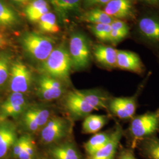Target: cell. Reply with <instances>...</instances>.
Returning a JSON list of instances; mask_svg holds the SVG:
<instances>
[{"label":"cell","instance_id":"obj_22","mask_svg":"<svg viewBox=\"0 0 159 159\" xmlns=\"http://www.w3.org/2000/svg\"><path fill=\"white\" fill-rule=\"evenodd\" d=\"M54 7L56 11L63 18L67 17L79 9L82 0H46Z\"/></svg>","mask_w":159,"mask_h":159},{"label":"cell","instance_id":"obj_14","mask_svg":"<svg viewBox=\"0 0 159 159\" xmlns=\"http://www.w3.org/2000/svg\"><path fill=\"white\" fill-rule=\"evenodd\" d=\"M27 108V100L22 93H12L1 106L2 114L7 117H17Z\"/></svg>","mask_w":159,"mask_h":159},{"label":"cell","instance_id":"obj_13","mask_svg":"<svg viewBox=\"0 0 159 159\" xmlns=\"http://www.w3.org/2000/svg\"><path fill=\"white\" fill-rule=\"evenodd\" d=\"M125 131L119 125H117L112 131L111 139L103 148L95 153L89 156L88 159H114L120 142Z\"/></svg>","mask_w":159,"mask_h":159},{"label":"cell","instance_id":"obj_19","mask_svg":"<svg viewBox=\"0 0 159 159\" xmlns=\"http://www.w3.org/2000/svg\"><path fill=\"white\" fill-rule=\"evenodd\" d=\"M109 117L106 115L89 114L83 121L82 129L84 133L96 134L108 122Z\"/></svg>","mask_w":159,"mask_h":159},{"label":"cell","instance_id":"obj_5","mask_svg":"<svg viewBox=\"0 0 159 159\" xmlns=\"http://www.w3.org/2000/svg\"><path fill=\"white\" fill-rule=\"evenodd\" d=\"M69 54L72 66L76 70L89 67L91 60V48L84 34L76 32L71 35L69 44Z\"/></svg>","mask_w":159,"mask_h":159},{"label":"cell","instance_id":"obj_12","mask_svg":"<svg viewBox=\"0 0 159 159\" xmlns=\"http://www.w3.org/2000/svg\"><path fill=\"white\" fill-rule=\"evenodd\" d=\"M63 91V86L58 80L43 75L39 80L38 92L43 100H55L61 96Z\"/></svg>","mask_w":159,"mask_h":159},{"label":"cell","instance_id":"obj_15","mask_svg":"<svg viewBox=\"0 0 159 159\" xmlns=\"http://www.w3.org/2000/svg\"><path fill=\"white\" fill-rule=\"evenodd\" d=\"M93 54L97 61L103 67L117 68V50L111 46L97 44L94 47Z\"/></svg>","mask_w":159,"mask_h":159},{"label":"cell","instance_id":"obj_36","mask_svg":"<svg viewBox=\"0 0 159 159\" xmlns=\"http://www.w3.org/2000/svg\"><path fill=\"white\" fill-rule=\"evenodd\" d=\"M150 5H159V0H142Z\"/></svg>","mask_w":159,"mask_h":159},{"label":"cell","instance_id":"obj_25","mask_svg":"<svg viewBox=\"0 0 159 159\" xmlns=\"http://www.w3.org/2000/svg\"><path fill=\"white\" fill-rule=\"evenodd\" d=\"M18 23V18L16 13L4 1L0 0V25L11 27Z\"/></svg>","mask_w":159,"mask_h":159},{"label":"cell","instance_id":"obj_24","mask_svg":"<svg viewBox=\"0 0 159 159\" xmlns=\"http://www.w3.org/2000/svg\"><path fill=\"white\" fill-rule=\"evenodd\" d=\"M81 19L87 23H91V24H110L114 20L113 18L107 14L104 10H102L98 8L85 12L81 16Z\"/></svg>","mask_w":159,"mask_h":159},{"label":"cell","instance_id":"obj_17","mask_svg":"<svg viewBox=\"0 0 159 159\" xmlns=\"http://www.w3.org/2000/svg\"><path fill=\"white\" fill-rule=\"evenodd\" d=\"M136 147L146 159H159V139L156 136L148 137L140 140Z\"/></svg>","mask_w":159,"mask_h":159},{"label":"cell","instance_id":"obj_23","mask_svg":"<svg viewBox=\"0 0 159 159\" xmlns=\"http://www.w3.org/2000/svg\"><path fill=\"white\" fill-rule=\"evenodd\" d=\"M111 30L110 35L109 43L117 45L125 39L129 34V27L125 21L114 19L110 24Z\"/></svg>","mask_w":159,"mask_h":159},{"label":"cell","instance_id":"obj_27","mask_svg":"<svg viewBox=\"0 0 159 159\" xmlns=\"http://www.w3.org/2000/svg\"><path fill=\"white\" fill-rule=\"evenodd\" d=\"M27 110L34 117L40 129L46 125L49 120L50 113L47 108L38 106H33L29 108L27 107Z\"/></svg>","mask_w":159,"mask_h":159},{"label":"cell","instance_id":"obj_10","mask_svg":"<svg viewBox=\"0 0 159 159\" xmlns=\"http://www.w3.org/2000/svg\"><path fill=\"white\" fill-rule=\"evenodd\" d=\"M139 33L145 40L154 44H159V17L149 15L138 21Z\"/></svg>","mask_w":159,"mask_h":159},{"label":"cell","instance_id":"obj_32","mask_svg":"<svg viewBox=\"0 0 159 159\" xmlns=\"http://www.w3.org/2000/svg\"><path fill=\"white\" fill-rule=\"evenodd\" d=\"M34 154V144L31 139L27 143L21 153L18 156L19 159H33Z\"/></svg>","mask_w":159,"mask_h":159},{"label":"cell","instance_id":"obj_35","mask_svg":"<svg viewBox=\"0 0 159 159\" xmlns=\"http://www.w3.org/2000/svg\"><path fill=\"white\" fill-rule=\"evenodd\" d=\"M7 44V41L6 37L0 33V49L4 48Z\"/></svg>","mask_w":159,"mask_h":159},{"label":"cell","instance_id":"obj_20","mask_svg":"<svg viewBox=\"0 0 159 159\" xmlns=\"http://www.w3.org/2000/svg\"><path fill=\"white\" fill-rule=\"evenodd\" d=\"M50 154L54 159H81L77 148L71 143H63L50 149Z\"/></svg>","mask_w":159,"mask_h":159},{"label":"cell","instance_id":"obj_34","mask_svg":"<svg viewBox=\"0 0 159 159\" xmlns=\"http://www.w3.org/2000/svg\"><path fill=\"white\" fill-rule=\"evenodd\" d=\"M111 0H85V6L91 7L96 5H106Z\"/></svg>","mask_w":159,"mask_h":159},{"label":"cell","instance_id":"obj_3","mask_svg":"<svg viewBox=\"0 0 159 159\" xmlns=\"http://www.w3.org/2000/svg\"><path fill=\"white\" fill-rule=\"evenodd\" d=\"M72 66L69 51L64 46L54 48L50 56L42 64L45 75L56 79H66Z\"/></svg>","mask_w":159,"mask_h":159},{"label":"cell","instance_id":"obj_16","mask_svg":"<svg viewBox=\"0 0 159 159\" xmlns=\"http://www.w3.org/2000/svg\"><path fill=\"white\" fill-rule=\"evenodd\" d=\"M16 140L17 134L14 127L7 123H2L0 125V159L6 156Z\"/></svg>","mask_w":159,"mask_h":159},{"label":"cell","instance_id":"obj_21","mask_svg":"<svg viewBox=\"0 0 159 159\" xmlns=\"http://www.w3.org/2000/svg\"><path fill=\"white\" fill-rule=\"evenodd\" d=\"M111 133H97L84 144V148L87 154L91 156L103 148L111 139Z\"/></svg>","mask_w":159,"mask_h":159},{"label":"cell","instance_id":"obj_4","mask_svg":"<svg viewBox=\"0 0 159 159\" xmlns=\"http://www.w3.org/2000/svg\"><path fill=\"white\" fill-rule=\"evenodd\" d=\"M21 43L23 49L30 57L41 62L50 56L55 45V41L50 37L34 32L23 34Z\"/></svg>","mask_w":159,"mask_h":159},{"label":"cell","instance_id":"obj_11","mask_svg":"<svg viewBox=\"0 0 159 159\" xmlns=\"http://www.w3.org/2000/svg\"><path fill=\"white\" fill-rule=\"evenodd\" d=\"M117 68L137 74L144 72L145 67L136 53L127 50H117Z\"/></svg>","mask_w":159,"mask_h":159},{"label":"cell","instance_id":"obj_9","mask_svg":"<svg viewBox=\"0 0 159 159\" xmlns=\"http://www.w3.org/2000/svg\"><path fill=\"white\" fill-rule=\"evenodd\" d=\"M104 11L114 19H132L136 14L134 0H111L105 5Z\"/></svg>","mask_w":159,"mask_h":159},{"label":"cell","instance_id":"obj_18","mask_svg":"<svg viewBox=\"0 0 159 159\" xmlns=\"http://www.w3.org/2000/svg\"><path fill=\"white\" fill-rule=\"evenodd\" d=\"M50 10V7L46 0H33L26 7L25 14L30 21L37 23Z\"/></svg>","mask_w":159,"mask_h":159},{"label":"cell","instance_id":"obj_29","mask_svg":"<svg viewBox=\"0 0 159 159\" xmlns=\"http://www.w3.org/2000/svg\"><path fill=\"white\" fill-rule=\"evenodd\" d=\"M10 75V61L5 55L0 56V86L6 83Z\"/></svg>","mask_w":159,"mask_h":159},{"label":"cell","instance_id":"obj_30","mask_svg":"<svg viewBox=\"0 0 159 159\" xmlns=\"http://www.w3.org/2000/svg\"><path fill=\"white\" fill-rule=\"evenodd\" d=\"M23 121L26 128L31 131L35 132L40 129L34 117L27 110V109L23 113Z\"/></svg>","mask_w":159,"mask_h":159},{"label":"cell","instance_id":"obj_1","mask_svg":"<svg viewBox=\"0 0 159 159\" xmlns=\"http://www.w3.org/2000/svg\"><path fill=\"white\" fill-rule=\"evenodd\" d=\"M110 98L104 92L97 90H74L68 94L66 106L77 117H84L94 110L107 108Z\"/></svg>","mask_w":159,"mask_h":159},{"label":"cell","instance_id":"obj_2","mask_svg":"<svg viewBox=\"0 0 159 159\" xmlns=\"http://www.w3.org/2000/svg\"><path fill=\"white\" fill-rule=\"evenodd\" d=\"M159 131V108L154 111L135 116L130 120L127 134L130 140L131 148L136 147L140 140L156 136Z\"/></svg>","mask_w":159,"mask_h":159},{"label":"cell","instance_id":"obj_8","mask_svg":"<svg viewBox=\"0 0 159 159\" xmlns=\"http://www.w3.org/2000/svg\"><path fill=\"white\" fill-rule=\"evenodd\" d=\"M68 123L61 117H54L48 120L43 127L41 139L45 144L56 142L66 136L68 133Z\"/></svg>","mask_w":159,"mask_h":159},{"label":"cell","instance_id":"obj_31","mask_svg":"<svg viewBox=\"0 0 159 159\" xmlns=\"http://www.w3.org/2000/svg\"><path fill=\"white\" fill-rule=\"evenodd\" d=\"M30 139L31 137L29 136L25 135L17 139L13 146V154L14 157L18 158Z\"/></svg>","mask_w":159,"mask_h":159},{"label":"cell","instance_id":"obj_28","mask_svg":"<svg viewBox=\"0 0 159 159\" xmlns=\"http://www.w3.org/2000/svg\"><path fill=\"white\" fill-rule=\"evenodd\" d=\"M88 27L97 39L103 42H109L110 35L111 30L110 24H90Z\"/></svg>","mask_w":159,"mask_h":159},{"label":"cell","instance_id":"obj_26","mask_svg":"<svg viewBox=\"0 0 159 159\" xmlns=\"http://www.w3.org/2000/svg\"><path fill=\"white\" fill-rule=\"evenodd\" d=\"M41 31L48 33H57L60 27L57 23V17L52 12H48L37 22Z\"/></svg>","mask_w":159,"mask_h":159},{"label":"cell","instance_id":"obj_6","mask_svg":"<svg viewBox=\"0 0 159 159\" xmlns=\"http://www.w3.org/2000/svg\"><path fill=\"white\" fill-rule=\"evenodd\" d=\"M144 84L139 87L136 93L129 97H120L110 98L108 108L111 113L123 120H131L136 113L138 106V97Z\"/></svg>","mask_w":159,"mask_h":159},{"label":"cell","instance_id":"obj_37","mask_svg":"<svg viewBox=\"0 0 159 159\" xmlns=\"http://www.w3.org/2000/svg\"><path fill=\"white\" fill-rule=\"evenodd\" d=\"M12 1H13L14 2L18 3V4H26V3L29 2V1H30L31 0H12Z\"/></svg>","mask_w":159,"mask_h":159},{"label":"cell","instance_id":"obj_33","mask_svg":"<svg viewBox=\"0 0 159 159\" xmlns=\"http://www.w3.org/2000/svg\"><path fill=\"white\" fill-rule=\"evenodd\" d=\"M119 159H136L131 149H125L122 151Z\"/></svg>","mask_w":159,"mask_h":159},{"label":"cell","instance_id":"obj_7","mask_svg":"<svg viewBox=\"0 0 159 159\" xmlns=\"http://www.w3.org/2000/svg\"><path fill=\"white\" fill-rule=\"evenodd\" d=\"M31 82V73L24 64L16 61L12 65L10 69V89L12 93H26Z\"/></svg>","mask_w":159,"mask_h":159}]
</instances>
